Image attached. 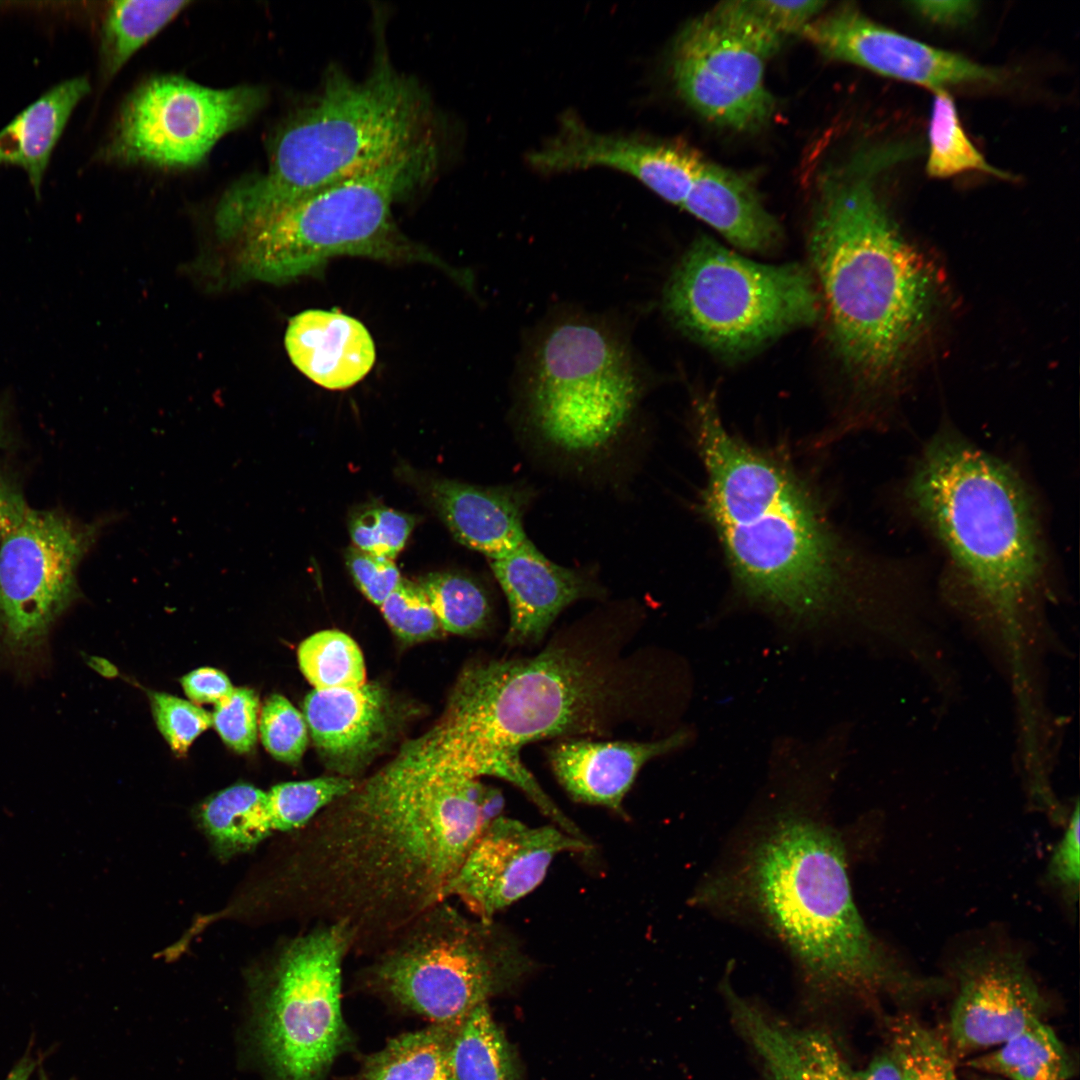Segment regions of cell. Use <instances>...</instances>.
<instances>
[{"label":"cell","instance_id":"obj_51","mask_svg":"<svg viewBox=\"0 0 1080 1080\" xmlns=\"http://www.w3.org/2000/svg\"><path fill=\"white\" fill-rule=\"evenodd\" d=\"M978 1080H1002V1079L997 1078V1077H993V1076H989V1075H985V1076L981 1077Z\"/></svg>","mask_w":1080,"mask_h":1080},{"label":"cell","instance_id":"obj_45","mask_svg":"<svg viewBox=\"0 0 1080 1080\" xmlns=\"http://www.w3.org/2000/svg\"><path fill=\"white\" fill-rule=\"evenodd\" d=\"M752 8L779 36L803 31L825 6L823 1H750Z\"/></svg>","mask_w":1080,"mask_h":1080},{"label":"cell","instance_id":"obj_48","mask_svg":"<svg viewBox=\"0 0 1080 1080\" xmlns=\"http://www.w3.org/2000/svg\"><path fill=\"white\" fill-rule=\"evenodd\" d=\"M910 5L919 15L943 25L967 22L976 10L972 1H917Z\"/></svg>","mask_w":1080,"mask_h":1080},{"label":"cell","instance_id":"obj_13","mask_svg":"<svg viewBox=\"0 0 1080 1080\" xmlns=\"http://www.w3.org/2000/svg\"><path fill=\"white\" fill-rule=\"evenodd\" d=\"M782 40L750 1L720 3L675 38L669 56L674 87L707 120L737 131L758 129L774 109L764 72Z\"/></svg>","mask_w":1080,"mask_h":1080},{"label":"cell","instance_id":"obj_32","mask_svg":"<svg viewBox=\"0 0 1080 1080\" xmlns=\"http://www.w3.org/2000/svg\"><path fill=\"white\" fill-rule=\"evenodd\" d=\"M452 1064L456 1080H521L514 1050L488 1003L476 1008L456 1030Z\"/></svg>","mask_w":1080,"mask_h":1080},{"label":"cell","instance_id":"obj_42","mask_svg":"<svg viewBox=\"0 0 1080 1080\" xmlns=\"http://www.w3.org/2000/svg\"><path fill=\"white\" fill-rule=\"evenodd\" d=\"M212 723L222 740L233 750L246 753L257 740L258 697L249 688H234L215 704Z\"/></svg>","mask_w":1080,"mask_h":1080},{"label":"cell","instance_id":"obj_31","mask_svg":"<svg viewBox=\"0 0 1080 1080\" xmlns=\"http://www.w3.org/2000/svg\"><path fill=\"white\" fill-rule=\"evenodd\" d=\"M190 1L123 0L110 3L101 31L102 72L113 77Z\"/></svg>","mask_w":1080,"mask_h":1080},{"label":"cell","instance_id":"obj_34","mask_svg":"<svg viewBox=\"0 0 1080 1080\" xmlns=\"http://www.w3.org/2000/svg\"><path fill=\"white\" fill-rule=\"evenodd\" d=\"M933 93L928 127V175L944 179L967 171H979L1000 179H1010L1008 173L989 164L970 141L949 92L940 89Z\"/></svg>","mask_w":1080,"mask_h":1080},{"label":"cell","instance_id":"obj_36","mask_svg":"<svg viewBox=\"0 0 1080 1080\" xmlns=\"http://www.w3.org/2000/svg\"><path fill=\"white\" fill-rule=\"evenodd\" d=\"M441 628L452 634L483 629L491 613L485 590L474 579L452 572L431 573L420 580Z\"/></svg>","mask_w":1080,"mask_h":1080},{"label":"cell","instance_id":"obj_37","mask_svg":"<svg viewBox=\"0 0 1080 1080\" xmlns=\"http://www.w3.org/2000/svg\"><path fill=\"white\" fill-rule=\"evenodd\" d=\"M357 780L331 775L273 786L267 796L274 831L291 833L303 828L323 809L349 793Z\"/></svg>","mask_w":1080,"mask_h":1080},{"label":"cell","instance_id":"obj_19","mask_svg":"<svg viewBox=\"0 0 1080 1080\" xmlns=\"http://www.w3.org/2000/svg\"><path fill=\"white\" fill-rule=\"evenodd\" d=\"M527 161L542 173L595 166L629 174L662 199L682 206L705 161L680 143L640 135L603 134L591 130L574 113L560 119L556 134L528 153Z\"/></svg>","mask_w":1080,"mask_h":1080},{"label":"cell","instance_id":"obj_33","mask_svg":"<svg viewBox=\"0 0 1080 1080\" xmlns=\"http://www.w3.org/2000/svg\"><path fill=\"white\" fill-rule=\"evenodd\" d=\"M886 1029L899 1080H962L944 1033L908 1010L888 1016Z\"/></svg>","mask_w":1080,"mask_h":1080},{"label":"cell","instance_id":"obj_20","mask_svg":"<svg viewBox=\"0 0 1080 1080\" xmlns=\"http://www.w3.org/2000/svg\"><path fill=\"white\" fill-rule=\"evenodd\" d=\"M736 1032L752 1051L761 1080H866L824 1030L797 1026L736 992L722 988Z\"/></svg>","mask_w":1080,"mask_h":1080},{"label":"cell","instance_id":"obj_49","mask_svg":"<svg viewBox=\"0 0 1080 1080\" xmlns=\"http://www.w3.org/2000/svg\"><path fill=\"white\" fill-rule=\"evenodd\" d=\"M35 1060L29 1056H23L10 1070L5 1080H30L35 1070Z\"/></svg>","mask_w":1080,"mask_h":1080},{"label":"cell","instance_id":"obj_38","mask_svg":"<svg viewBox=\"0 0 1080 1080\" xmlns=\"http://www.w3.org/2000/svg\"><path fill=\"white\" fill-rule=\"evenodd\" d=\"M379 607L391 630L408 643L435 638L443 631L421 586L407 579L401 578Z\"/></svg>","mask_w":1080,"mask_h":1080},{"label":"cell","instance_id":"obj_10","mask_svg":"<svg viewBox=\"0 0 1080 1080\" xmlns=\"http://www.w3.org/2000/svg\"><path fill=\"white\" fill-rule=\"evenodd\" d=\"M814 280L800 264L757 262L701 236L665 286L664 312L698 344L739 359L819 318Z\"/></svg>","mask_w":1080,"mask_h":1080},{"label":"cell","instance_id":"obj_6","mask_svg":"<svg viewBox=\"0 0 1080 1080\" xmlns=\"http://www.w3.org/2000/svg\"><path fill=\"white\" fill-rule=\"evenodd\" d=\"M428 115L422 90L384 56L361 81L329 72L320 94L275 132L266 170L224 193L215 213L217 234L241 236L296 202L387 162L427 138Z\"/></svg>","mask_w":1080,"mask_h":1080},{"label":"cell","instance_id":"obj_50","mask_svg":"<svg viewBox=\"0 0 1080 1080\" xmlns=\"http://www.w3.org/2000/svg\"><path fill=\"white\" fill-rule=\"evenodd\" d=\"M12 441L9 408L0 403V449L8 448Z\"/></svg>","mask_w":1080,"mask_h":1080},{"label":"cell","instance_id":"obj_17","mask_svg":"<svg viewBox=\"0 0 1080 1080\" xmlns=\"http://www.w3.org/2000/svg\"><path fill=\"white\" fill-rule=\"evenodd\" d=\"M588 849L587 840L554 824L531 827L500 815L470 848L447 889L446 899L455 897L472 916L494 920L497 913L543 881L558 854Z\"/></svg>","mask_w":1080,"mask_h":1080},{"label":"cell","instance_id":"obj_5","mask_svg":"<svg viewBox=\"0 0 1080 1080\" xmlns=\"http://www.w3.org/2000/svg\"><path fill=\"white\" fill-rule=\"evenodd\" d=\"M808 245L835 356L858 388L888 387L931 321L933 268L865 178L824 188Z\"/></svg>","mask_w":1080,"mask_h":1080},{"label":"cell","instance_id":"obj_24","mask_svg":"<svg viewBox=\"0 0 1080 1080\" xmlns=\"http://www.w3.org/2000/svg\"><path fill=\"white\" fill-rule=\"evenodd\" d=\"M285 347L298 370L331 390L358 383L376 359L375 345L366 327L336 310L312 309L292 317L285 333Z\"/></svg>","mask_w":1080,"mask_h":1080},{"label":"cell","instance_id":"obj_39","mask_svg":"<svg viewBox=\"0 0 1080 1080\" xmlns=\"http://www.w3.org/2000/svg\"><path fill=\"white\" fill-rule=\"evenodd\" d=\"M414 525L409 514L375 506L356 514L349 532L357 549L393 560L405 547Z\"/></svg>","mask_w":1080,"mask_h":1080},{"label":"cell","instance_id":"obj_16","mask_svg":"<svg viewBox=\"0 0 1080 1080\" xmlns=\"http://www.w3.org/2000/svg\"><path fill=\"white\" fill-rule=\"evenodd\" d=\"M954 984L944 1034L957 1062L1000 1045L1050 1011L1026 961L1009 949L969 952L958 961Z\"/></svg>","mask_w":1080,"mask_h":1080},{"label":"cell","instance_id":"obj_15","mask_svg":"<svg viewBox=\"0 0 1080 1080\" xmlns=\"http://www.w3.org/2000/svg\"><path fill=\"white\" fill-rule=\"evenodd\" d=\"M266 94L256 86L214 89L165 75L139 86L122 106L103 160L165 168L191 167L217 141L251 120Z\"/></svg>","mask_w":1080,"mask_h":1080},{"label":"cell","instance_id":"obj_25","mask_svg":"<svg viewBox=\"0 0 1080 1080\" xmlns=\"http://www.w3.org/2000/svg\"><path fill=\"white\" fill-rule=\"evenodd\" d=\"M429 496L454 538L490 561L506 557L529 540L523 526L529 495L520 488L436 480L429 486Z\"/></svg>","mask_w":1080,"mask_h":1080},{"label":"cell","instance_id":"obj_3","mask_svg":"<svg viewBox=\"0 0 1080 1080\" xmlns=\"http://www.w3.org/2000/svg\"><path fill=\"white\" fill-rule=\"evenodd\" d=\"M744 840V839H743ZM845 846L825 818L782 807L756 823L703 895L751 917L820 994L902 1010L948 992L871 933L853 899Z\"/></svg>","mask_w":1080,"mask_h":1080},{"label":"cell","instance_id":"obj_21","mask_svg":"<svg viewBox=\"0 0 1080 1080\" xmlns=\"http://www.w3.org/2000/svg\"><path fill=\"white\" fill-rule=\"evenodd\" d=\"M303 716L328 767L335 775L356 779L387 736L390 707L384 689L366 682L353 688L313 689L304 700Z\"/></svg>","mask_w":1080,"mask_h":1080},{"label":"cell","instance_id":"obj_9","mask_svg":"<svg viewBox=\"0 0 1080 1080\" xmlns=\"http://www.w3.org/2000/svg\"><path fill=\"white\" fill-rule=\"evenodd\" d=\"M358 972L371 992L457 1030L482 1004L530 970V960L494 920L441 901L370 954Z\"/></svg>","mask_w":1080,"mask_h":1080},{"label":"cell","instance_id":"obj_40","mask_svg":"<svg viewBox=\"0 0 1080 1080\" xmlns=\"http://www.w3.org/2000/svg\"><path fill=\"white\" fill-rule=\"evenodd\" d=\"M262 743L277 760L294 764L308 744V727L301 714L282 695H272L264 703L259 721Z\"/></svg>","mask_w":1080,"mask_h":1080},{"label":"cell","instance_id":"obj_27","mask_svg":"<svg viewBox=\"0 0 1080 1080\" xmlns=\"http://www.w3.org/2000/svg\"><path fill=\"white\" fill-rule=\"evenodd\" d=\"M89 92L86 77L63 81L0 131V164L25 170L37 198L53 149L73 110Z\"/></svg>","mask_w":1080,"mask_h":1080},{"label":"cell","instance_id":"obj_11","mask_svg":"<svg viewBox=\"0 0 1080 1080\" xmlns=\"http://www.w3.org/2000/svg\"><path fill=\"white\" fill-rule=\"evenodd\" d=\"M351 940L313 924L276 949L256 987V1033L277 1080H323L350 1043L341 1007Z\"/></svg>","mask_w":1080,"mask_h":1080},{"label":"cell","instance_id":"obj_14","mask_svg":"<svg viewBox=\"0 0 1080 1080\" xmlns=\"http://www.w3.org/2000/svg\"><path fill=\"white\" fill-rule=\"evenodd\" d=\"M111 519L82 522L58 509L29 508L0 545V646L24 660L80 597L77 571Z\"/></svg>","mask_w":1080,"mask_h":1080},{"label":"cell","instance_id":"obj_1","mask_svg":"<svg viewBox=\"0 0 1080 1080\" xmlns=\"http://www.w3.org/2000/svg\"><path fill=\"white\" fill-rule=\"evenodd\" d=\"M501 792L480 782L386 766L357 780L303 828L286 890L295 912L350 936L369 956L447 889L485 828L502 815Z\"/></svg>","mask_w":1080,"mask_h":1080},{"label":"cell","instance_id":"obj_22","mask_svg":"<svg viewBox=\"0 0 1080 1080\" xmlns=\"http://www.w3.org/2000/svg\"><path fill=\"white\" fill-rule=\"evenodd\" d=\"M490 565L508 601L511 645L540 641L567 606L602 594L589 577L554 563L530 539Z\"/></svg>","mask_w":1080,"mask_h":1080},{"label":"cell","instance_id":"obj_28","mask_svg":"<svg viewBox=\"0 0 1080 1080\" xmlns=\"http://www.w3.org/2000/svg\"><path fill=\"white\" fill-rule=\"evenodd\" d=\"M974 1071L1002 1080H1071L1077 1066L1046 1020L1036 1019L1000 1045L964 1060Z\"/></svg>","mask_w":1080,"mask_h":1080},{"label":"cell","instance_id":"obj_2","mask_svg":"<svg viewBox=\"0 0 1080 1080\" xmlns=\"http://www.w3.org/2000/svg\"><path fill=\"white\" fill-rule=\"evenodd\" d=\"M633 634L624 623H581L534 656L474 662L429 732L476 777L534 797L540 785L521 761L524 745L608 736L650 719L657 674L643 649L629 647Z\"/></svg>","mask_w":1080,"mask_h":1080},{"label":"cell","instance_id":"obj_7","mask_svg":"<svg viewBox=\"0 0 1080 1080\" xmlns=\"http://www.w3.org/2000/svg\"><path fill=\"white\" fill-rule=\"evenodd\" d=\"M913 511L993 614L1014 618L1045 568L1037 515L1007 464L951 433L925 448L907 486Z\"/></svg>","mask_w":1080,"mask_h":1080},{"label":"cell","instance_id":"obj_18","mask_svg":"<svg viewBox=\"0 0 1080 1080\" xmlns=\"http://www.w3.org/2000/svg\"><path fill=\"white\" fill-rule=\"evenodd\" d=\"M802 34L824 56L932 91L1001 79L998 70L887 28L851 6L812 20Z\"/></svg>","mask_w":1080,"mask_h":1080},{"label":"cell","instance_id":"obj_35","mask_svg":"<svg viewBox=\"0 0 1080 1080\" xmlns=\"http://www.w3.org/2000/svg\"><path fill=\"white\" fill-rule=\"evenodd\" d=\"M300 670L316 690L353 688L366 683L363 654L339 630H323L304 639L297 651Z\"/></svg>","mask_w":1080,"mask_h":1080},{"label":"cell","instance_id":"obj_29","mask_svg":"<svg viewBox=\"0 0 1080 1080\" xmlns=\"http://www.w3.org/2000/svg\"><path fill=\"white\" fill-rule=\"evenodd\" d=\"M200 823L224 858L252 849L275 832L267 792L250 784L230 786L209 798Z\"/></svg>","mask_w":1080,"mask_h":1080},{"label":"cell","instance_id":"obj_12","mask_svg":"<svg viewBox=\"0 0 1080 1080\" xmlns=\"http://www.w3.org/2000/svg\"><path fill=\"white\" fill-rule=\"evenodd\" d=\"M638 397L630 357L606 330L568 321L539 345L527 407L540 435L554 446L576 453L606 447L624 429Z\"/></svg>","mask_w":1080,"mask_h":1080},{"label":"cell","instance_id":"obj_46","mask_svg":"<svg viewBox=\"0 0 1080 1080\" xmlns=\"http://www.w3.org/2000/svg\"><path fill=\"white\" fill-rule=\"evenodd\" d=\"M181 683L186 695L196 704H217L234 689L223 672L209 667L189 672Z\"/></svg>","mask_w":1080,"mask_h":1080},{"label":"cell","instance_id":"obj_8","mask_svg":"<svg viewBox=\"0 0 1080 1080\" xmlns=\"http://www.w3.org/2000/svg\"><path fill=\"white\" fill-rule=\"evenodd\" d=\"M430 138L387 162L322 189L242 235L241 274L282 283L338 256L410 259L425 256L396 230L392 205L431 174Z\"/></svg>","mask_w":1080,"mask_h":1080},{"label":"cell","instance_id":"obj_23","mask_svg":"<svg viewBox=\"0 0 1080 1080\" xmlns=\"http://www.w3.org/2000/svg\"><path fill=\"white\" fill-rule=\"evenodd\" d=\"M688 739L684 729L652 741L570 738L559 740L548 756L554 775L574 800L619 811L643 765L677 750Z\"/></svg>","mask_w":1080,"mask_h":1080},{"label":"cell","instance_id":"obj_43","mask_svg":"<svg viewBox=\"0 0 1080 1080\" xmlns=\"http://www.w3.org/2000/svg\"><path fill=\"white\" fill-rule=\"evenodd\" d=\"M347 568L365 597L380 606L401 580L393 560L377 556L356 547L345 552Z\"/></svg>","mask_w":1080,"mask_h":1080},{"label":"cell","instance_id":"obj_4","mask_svg":"<svg viewBox=\"0 0 1080 1080\" xmlns=\"http://www.w3.org/2000/svg\"><path fill=\"white\" fill-rule=\"evenodd\" d=\"M694 416L703 511L737 587L796 620L831 612L869 567L789 466L726 429L711 396L697 400Z\"/></svg>","mask_w":1080,"mask_h":1080},{"label":"cell","instance_id":"obj_52","mask_svg":"<svg viewBox=\"0 0 1080 1080\" xmlns=\"http://www.w3.org/2000/svg\"><path fill=\"white\" fill-rule=\"evenodd\" d=\"M39 1080H49V1079H48V1078H47V1076H46V1075H45V1074H44V1073L42 1072V1073H41V1077L39 1078Z\"/></svg>","mask_w":1080,"mask_h":1080},{"label":"cell","instance_id":"obj_44","mask_svg":"<svg viewBox=\"0 0 1080 1080\" xmlns=\"http://www.w3.org/2000/svg\"><path fill=\"white\" fill-rule=\"evenodd\" d=\"M1079 807L1076 805L1065 834L1058 843L1048 865V874L1068 899H1077L1080 879Z\"/></svg>","mask_w":1080,"mask_h":1080},{"label":"cell","instance_id":"obj_26","mask_svg":"<svg viewBox=\"0 0 1080 1080\" xmlns=\"http://www.w3.org/2000/svg\"><path fill=\"white\" fill-rule=\"evenodd\" d=\"M681 207L746 252L771 251L781 240L778 222L751 183L715 164L704 163Z\"/></svg>","mask_w":1080,"mask_h":1080},{"label":"cell","instance_id":"obj_41","mask_svg":"<svg viewBox=\"0 0 1080 1080\" xmlns=\"http://www.w3.org/2000/svg\"><path fill=\"white\" fill-rule=\"evenodd\" d=\"M150 699L159 731L177 755L186 753L192 742L213 724L212 715L181 698L152 692Z\"/></svg>","mask_w":1080,"mask_h":1080},{"label":"cell","instance_id":"obj_30","mask_svg":"<svg viewBox=\"0 0 1080 1080\" xmlns=\"http://www.w3.org/2000/svg\"><path fill=\"white\" fill-rule=\"evenodd\" d=\"M455 1032L433 1024L401 1034L366 1058L359 1080H456L452 1064Z\"/></svg>","mask_w":1080,"mask_h":1080},{"label":"cell","instance_id":"obj_47","mask_svg":"<svg viewBox=\"0 0 1080 1080\" xmlns=\"http://www.w3.org/2000/svg\"><path fill=\"white\" fill-rule=\"evenodd\" d=\"M29 508L19 483L0 467V545L21 523Z\"/></svg>","mask_w":1080,"mask_h":1080}]
</instances>
